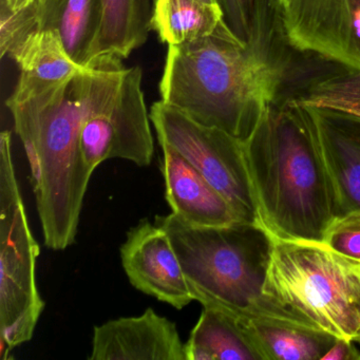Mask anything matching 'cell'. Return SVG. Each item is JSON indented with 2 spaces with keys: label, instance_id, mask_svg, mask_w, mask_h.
<instances>
[{
  "label": "cell",
  "instance_id": "cell-1",
  "mask_svg": "<svg viewBox=\"0 0 360 360\" xmlns=\"http://www.w3.org/2000/svg\"><path fill=\"white\" fill-rule=\"evenodd\" d=\"M285 44L275 0H259L248 41L224 22L210 37L168 46L161 101L244 142L281 102L292 69Z\"/></svg>",
  "mask_w": 360,
  "mask_h": 360
},
{
  "label": "cell",
  "instance_id": "cell-2",
  "mask_svg": "<svg viewBox=\"0 0 360 360\" xmlns=\"http://www.w3.org/2000/svg\"><path fill=\"white\" fill-rule=\"evenodd\" d=\"M243 144L267 233L323 241L340 206L304 107L294 98L274 105Z\"/></svg>",
  "mask_w": 360,
  "mask_h": 360
},
{
  "label": "cell",
  "instance_id": "cell-3",
  "mask_svg": "<svg viewBox=\"0 0 360 360\" xmlns=\"http://www.w3.org/2000/svg\"><path fill=\"white\" fill-rule=\"evenodd\" d=\"M81 73L47 94L7 102L28 157L45 245L53 250L75 243L92 176L81 150Z\"/></svg>",
  "mask_w": 360,
  "mask_h": 360
},
{
  "label": "cell",
  "instance_id": "cell-4",
  "mask_svg": "<svg viewBox=\"0 0 360 360\" xmlns=\"http://www.w3.org/2000/svg\"><path fill=\"white\" fill-rule=\"evenodd\" d=\"M155 223L169 237L191 295L203 307L240 319L269 318L309 326L264 294L273 243L264 227L246 222L193 226L172 212L158 216Z\"/></svg>",
  "mask_w": 360,
  "mask_h": 360
},
{
  "label": "cell",
  "instance_id": "cell-5",
  "mask_svg": "<svg viewBox=\"0 0 360 360\" xmlns=\"http://www.w3.org/2000/svg\"><path fill=\"white\" fill-rule=\"evenodd\" d=\"M264 294L336 338L359 332L360 260L323 241L273 238Z\"/></svg>",
  "mask_w": 360,
  "mask_h": 360
},
{
  "label": "cell",
  "instance_id": "cell-6",
  "mask_svg": "<svg viewBox=\"0 0 360 360\" xmlns=\"http://www.w3.org/2000/svg\"><path fill=\"white\" fill-rule=\"evenodd\" d=\"M39 246L29 226L9 130L0 136V342L1 359L32 339L45 302L37 285Z\"/></svg>",
  "mask_w": 360,
  "mask_h": 360
},
{
  "label": "cell",
  "instance_id": "cell-7",
  "mask_svg": "<svg viewBox=\"0 0 360 360\" xmlns=\"http://www.w3.org/2000/svg\"><path fill=\"white\" fill-rule=\"evenodd\" d=\"M140 67L85 69L81 150L90 172L110 159L148 166L155 155Z\"/></svg>",
  "mask_w": 360,
  "mask_h": 360
},
{
  "label": "cell",
  "instance_id": "cell-8",
  "mask_svg": "<svg viewBox=\"0 0 360 360\" xmlns=\"http://www.w3.org/2000/svg\"><path fill=\"white\" fill-rule=\"evenodd\" d=\"M149 113L159 143L169 145L193 164L242 222L261 225L243 142L224 130L198 123L163 101L155 102Z\"/></svg>",
  "mask_w": 360,
  "mask_h": 360
},
{
  "label": "cell",
  "instance_id": "cell-9",
  "mask_svg": "<svg viewBox=\"0 0 360 360\" xmlns=\"http://www.w3.org/2000/svg\"><path fill=\"white\" fill-rule=\"evenodd\" d=\"M279 16L290 49L360 71V0H290Z\"/></svg>",
  "mask_w": 360,
  "mask_h": 360
},
{
  "label": "cell",
  "instance_id": "cell-10",
  "mask_svg": "<svg viewBox=\"0 0 360 360\" xmlns=\"http://www.w3.org/2000/svg\"><path fill=\"white\" fill-rule=\"evenodd\" d=\"M102 20V0H35L16 12L0 10L1 58H10L32 33L53 30L71 58L87 68Z\"/></svg>",
  "mask_w": 360,
  "mask_h": 360
},
{
  "label": "cell",
  "instance_id": "cell-11",
  "mask_svg": "<svg viewBox=\"0 0 360 360\" xmlns=\"http://www.w3.org/2000/svg\"><path fill=\"white\" fill-rule=\"evenodd\" d=\"M121 260L130 283L144 294L182 309L195 300L166 231L147 219L127 233Z\"/></svg>",
  "mask_w": 360,
  "mask_h": 360
},
{
  "label": "cell",
  "instance_id": "cell-12",
  "mask_svg": "<svg viewBox=\"0 0 360 360\" xmlns=\"http://www.w3.org/2000/svg\"><path fill=\"white\" fill-rule=\"evenodd\" d=\"M89 360H187L174 322L146 309L142 315L94 326Z\"/></svg>",
  "mask_w": 360,
  "mask_h": 360
},
{
  "label": "cell",
  "instance_id": "cell-13",
  "mask_svg": "<svg viewBox=\"0 0 360 360\" xmlns=\"http://www.w3.org/2000/svg\"><path fill=\"white\" fill-rule=\"evenodd\" d=\"M302 106L311 120L334 184L341 217L360 214V129L357 120L337 111Z\"/></svg>",
  "mask_w": 360,
  "mask_h": 360
},
{
  "label": "cell",
  "instance_id": "cell-14",
  "mask_svg": "<svg viewBox=\"0 0 360 360\" xmlns=\"http://www.w3.org/2000/svg\"><path fill=\"white\" fill-rule=\"evenodd\" d=\"M159 144L163 149L161 170L166 200L172 214L193 226H225L242 222L231 204L193 164L169 145Z\"/></svg>",
  "mask_w": 360,
  "mask_h": 360
},
{
  "label": "cell",
  "instance_id": "cell-15",
  "mask_svg": "<svg viewBox=\"0 0 360 360\" xmlns=\"http://www.w3.org/2000/svg\"><path fill=\"white\" fill-rule=\"evenodd\" d=\"M10 58L20 67V75L7 102H22L58 89L86 69L71 58L53 30L29 35Z\"/></svg>",
  "mask_w": 360,
  "mask_h": 360
},
{
  "label": "cell",
  "instance_id": "cell-16",
  "mask_svg": "<svg viewBox=\"0 0 360 360\" xmlns=\"http://www.w3.org/2000/svg\"><path fill=\"white\" fill-rule=\"evenodd\" d=\"M102 25L87 68H123V60L146 43L153 30L155 0H102Z\"/></svg>",
  "mask_w": 360,
  "mask_h": 360
},
{
  "label": "cell",
  "instance_id": "cell-17",
  "mask_svg": "<svg viewBox=\"0 0 360 360\" xmlns=\"http://www.w3.org/2000/svg\"><path fill=\"white\" fill-rule=\"evenodd\" d=\"M262 360H322L336 337L314 326L288 320H244Z\"/></svg>",
  "mask_w": 360,
  "mask_h": 360
},
{
  "label": "cell",
  "instance_id": "cell-18",
  "mask_svg": "<svg viewBox=\"0 0 360 360\" xmlns=\"http://www.w3.org/2000/svg\"><path fill=\"white\" fill-rule=\"evenodd\" d=\"M187 360H262L243 319L204 307L185 343Z\"/></svg>",
  "mask_w": 360,
  "mask_h": 360
},
{
  "label": "cell",
  "instance_id": "cell-19",
  "mask_svg": "<svg viewBox=\"0 0 360 360\" xmlns=\"http://www.w3.org/2000/svg\"><path fill=\"white\" fill-rule=\"evenodd\" d=\"M223 22L219 5L202 0H155L151 28L162 43L174 46L210 37Z\"/></svg>",
  "mask_w": 360,
  "mask_h": 360
},
{
  "label": "cell",
  "instance_id": "cell-20",
  "mask_svg": "<svg viewBox=\"0 0 360 360\" xmlns=\"http://www.w3.org/2000/svg\"><path fill=\"white\" fill-rule=\"evenodd\" d=\"M294 100L304 106L337 111L360 120V71L345 70L314 82Z\"/></svg>",
  "mask_w": 360,
  "mask_h": 360
},
{
  "label": "cell",
  "instance_id": "cell-21",
  "mask_svg": "<svg viewBox=\"0 0 360 360\" xmlns=\"http://www.w3.org/2000/svg\"><path fill=\"white\" fill-rule=\"evenodd\" d=\"M323 242L336 252L360 260V214L337 219L326 231Z\"/></svg>",
  "mask_w": 360,
  "mask_h": 360
},
{
  "label": "cell",
  "instance_id": "cell-22",
  "mask_svg": "<svg viewBox=\"0 0 360 360\" xmlns=\"http://www.w3.org/2000/svg\"><path fill=\"white\" fill-rule=\"evenodd\" d=\"M224 22L231 32L246 41L254 26L259 0H218Z\"/></svg>",
  "mask_w": 360,
  "mask_h": 360
},
{
  "label": "cell",
  "instance_id": "cell-23",
  "mask_svg": "<svg viewBox=\"0 0 360 360\" xmlns=\"http://www.w3.org/2000/svg\"><path fill=\"white\" fill-rule=\"evenodd\" d=\"M354 342L349 339L336 338L322 360H360L359 349Z\"/></svg>",
  "mask_w": 360,
  "mask_h": 360
},
{
  "label": "cell",
  "instance_id": "cell-24",
  "mask_svg": "<svg viewBox=\"0 0 360 360\" xmlns=\"http://www.w3.org/2000/svg\"><path fill=\"white\" fill-rule=\"evenodd\" d=\"M35 0H0V10L16 12L32 5Z\"/></svg>",
  "mask_w": 360,
  "mask_h": 360
},
{
  "label": "cell",
  "instance_id": "cell-25",
  "mask_svg": "<svg viewBox=\"0 0 360 360\" xmlns=\"http://www.w3.org/2000/svg\"><path fill=\"white\" fill-rule=\"evenodd\" d=\"M275 3L277 4L279 9H283V8H285L286 6L288 5L290 0H275Z\"/></svg>",
  "mask_w": 360,
  "mask_h": 360
},
{
  "label": "cell",
  "instance_id": "cell-26",
  "mask_svg": "<svg viewBox=\"0 0 360 360\" xmlns=\"http://www.w3.org/2000/svg\"><path fill=\"white\" fill-rule=\"evenodd\" d=\"M202 1H204V3L212 4V5H219L218 0H202Z\"/></svg>",
  "mask_w": 360,
  "mask_h": 360
},
{
  "label": "cell",
  "instance_id": "cell-27",
  "mask_svg": "<svg viewBox=\"0 0 360 360\" xmlns=\"http://www.w3.org/2000/svg\"><path fill=\"white\" fill-rule=\"evenodd\" d=\"M359 317H360V305H359ZM355 342H358V343H360V328H359V332H358V334H357V336H356V338H355Z\"/></svg>",
  "mask_w": 360,
  "mask_h": 360
},
{
  "label": "cell",
  "instance_id": "cell-28",
  "mask_svg": "<svg viewBox=\"0 0 360 360\" xmlns=\"http://www.w3.org/2000/svg\"><path fill=\"white\" fill-rule=\"evenodd\" d=\"M355 119L357 120L358 126H359V129H360V120L357 119V117H355Z\"/></svg>",
  "mask_w": 360,
  "mask_h": 360
}]
</instances>
